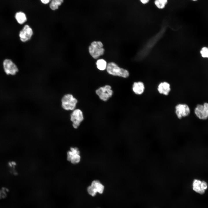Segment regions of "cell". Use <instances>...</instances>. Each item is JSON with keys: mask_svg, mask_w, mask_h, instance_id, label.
<instances>
[{"mask_svg": "<svg viewBox=\"0 0 208 208\" xmlns=\"http://www.w3.org/2000/svg\"><path fill=\"white\" fill-rule=\"evenodd\" d=\"M106 69L108 73L113 75L123 78H127L129 75V73L127 70L120 68L114 62L109 63Z\"/></svg>", "mask_w": 208, "mask_h": 208, "instance_id": "1", "label": "cell"}, {"mask_svg": "<svg viewBox=\"0 0 208 208\" xmlns=\"http://www.w3.org/2000/svg\"><path fill=\"white\" fill-rule=\"evenodd\" d=\"M89 51L90 55L95 59H97L103 55L104 52L103 44L100 41L92 42L89 46Z\"/></svg>", "mask_w": 208, "mask_h": 208, "instance_id": "2", "label": "cell"}, {"mask_svg": "<svg viewBox=\"0 0 208 208\" xmlns=\"http://www.w3.org/2000/svg\"><path fill=\"white\" fill-rule=\"evenodd\" d=\"M61 102L63 109L66 110H73L76 107L77 100L72 94H67L62 97Z\"/></svg>", "mask_w": 208, "mask_h": 208, "instance_id": "3", "label": "cell"}, {"mask_svg": "<svg viewBox=\"0 0 208 208\" xmlns=\"http://www.w3.org/2000/svg\"><path fill=\"white\" fill-rule=\"evenodd\" d=\"M96 93L100 99L103 101H106L112 96L113 92L109 85H105L96 90Z\"/></svg>", "mask_w": 208, "mask_h": 208, "instance_id": "4", "label": "cell"}, {"mask_svg": "<svg viewBox=\"0 0 208 208\" xmlns=\"http://www.w3.org/2000/svg\"><path fill=\"white\" fill-rule=\"evenodd\" d=\"M70 120L73 122V126L75 129H77L83 120V114L80 109L74 110L70 116Z\"/></svg>", "mask_w": 208, "mask_h": 208, "instance_id": "5", "label": "cell"}, {"mask_svg": "<svg viewBox=\"0 0 208 208\" xmlns=\"http://www.w3.org/2000/svg\"><path fill=\"white\" fill-rule=\"evenodd\" d=\"M34 32L32 28L28 25H25L19 32V36L21 40L26 42L31 40Z\"/></svg>", "mask_w": 208, "mask_h": 208, "instance_id": "6", "label": "cell"}, {"mask_svg": "<svg viewBox=\"0 0 208 208\" xmlns=\"http://www.w3.org/2000/svg\"><path fill=\"white\" fill-rule=\"evenodd\" d=\"M3 64L4 71L7 75H14L18 71L16 65L10 60H5Z\"/></svg>", "mask_w": 208, "mask_h": 208, "instance_id": "7", "label": "cell"}, {"mask_svg": "<svg viewBox=\"0 0 208 208\" xmlns=\"http://www.w3.org/2000/svg\"><path fill=\"white\" fill-rule=\"evenodd\" d=\"M67 160L73 164L79 163L81 159L80 152L78 148L71 147L67 153Z\"/></svg>", "mask_w": 208, "mask_h": 208, "instance_id": "8", "label": "cell"}, {"mask_svg": "<svg viewBox=\"0 0 208 208\" xmlns=\"http://www.w3.org/2000/svg\"><path fill=\"white\" fill-rule=\"evenodd\" d=\"M175 112L177 117L181 119L182 117L188 116L190 109L188 106L185 104H179L176 105Z\"/></svg>", "mask_w": 208, "mask_h": 208, "instance_id": "9", "label": "cell"}, {"mask_svg": "<svg viewBox=\"0 0 208 208\" xmlns=\"http://www.w3.org/2000/svg\"><path fill=\"white\" fill-rule=\"evenodd\" d=\"M207 187V183L205 181H201L197 179L194 180L193 183V189L196 192L203 194L205 193Z\"/></svg>", "mask_w": 208, "mask_h": 208, "instance_id": "10", "label": "cell"}, {"mask_svg": "<svg viewBox=\"0 0 208 208\" xmlns=\"http://www.w3.org/2000/svg\"><path fill=\"white\" fill-rule=\"evenodd\" d=\"M194 112L200 119L205 120L208 118V112L205 108L203 105H197L194 109Z\"/></svg>", "mask_w": 208, "mask_h": 208, "instance_id": "11", "label": "cell"}, {"mask_svg": "<svg viewBox=\"0 0 208 208\" xmlns=\"http://www.w3.org/2000/svg\"><path fill=\"white\" fill-rule=\"evenodd\" d=\"M157 89L160 94L167 95L171 90L170 86L167 82H162L158 85Z\"/></svg>", "mask_w": 208, "mask_h": 208, "instance_id": "12", "label": "cell"}, {"mask_svg": "<svg viewBox=\"0 0 208 208\" xmlns=\"http://www.w3.org/2000/svg\"><path fill=\"white\" fill-rule=\"evenodd\" d=\"M132 89L135 94L137 95H141L144 92L145 86L144 83L142 82H136L133 83Z\"/></svg>", "mask_w": 208, "mask_h": 208, "instance_id": "13", "label": "cell"}, {"mask_svg": "<svg viewBox=\"0 0 208 208\" xmlns=\"http://www.w3.org/2000/svg\"><path fill=\"white\" fill-rule=\"evenodd\" d=\"M90 186L96 193L98 192L101 194L103 192L104 186L98 180L93 181Z\"/></svg>", "mask_w": 208, "mask_h": 208, "instance_id": "14", "label": "cell"}, {"mask_svg": "<svg viewBox=\"0 0 208 208\" xmlns=\"http://www.w3.org/2000/svg\"><path fill=\"white\" fill-rule=\"evenodd\" d=\"M15 18L18 23L20 24H23L27 20L25 14L22 12H17L15 15Z\"/></svg>", "mask_w": 208, "mask_h": 208, "instance_id": "15", "label": "cell"}, {"mask_svg": "<svg viewBox=\"0 0 208 208\" xmlns=\"http://www.w3.org/2000/svg\"><path fill=\"white\" fill-rule=\"evenodd\" d=\"M96 64L97 68L99 70H103L107 68V64L106 61L103 59L98 60L96 62Z\"/></svg>", "mask_w": 208, "mask_h": 208, "instance_id": "16", "label": "cell"}, {"mask_svg": "<svg viewBox=\"0 0 208 208\" xmlns=\"http://www.w3.org/2000/svg\"><path fill=\"white\" fill-rule=\"evenodd\" d=\"M63 1V0H51L49 5L50 7L53 10H56Z\"/></svg>", "mask_w": 208, "mask_h": 208, "instance_id": "17", "label": "cell"}, {"mask_svg": "<svg viewBox=\"0 0 208 208\" xmlns=\"http://www.w3.org/2000/svg\"><path fill=\"white\" fill-rule=\"evenodd\" d=\"M168 0H155V5L159 9H163L168 3Z\"/></svg>", "mask_w": 208, "mask_h": 208, "instance_id": "18", "label": "cell"}, {"mask_svg": "<svg viewBox=\"0 0 208 208\" xmlns=\"http://www.w3.org/2000/svg\"><path fill=\"white\" fill-rule=\"evenodd\" d=\"M200 53L203 57L208 58V47H204L202 48Z\"/></svg>", "mask_w": 208, "mask_h": 208, "instance_id": "19", "label": "cell"}, {"mask_svg": "<svg viewBox=\"0 0 208 208\" xmlns=\"http://www.w3.org/2000/svg\"><path fill=\"white\" fill-rule=\"evenodd\" d=\"M87 191L88 193L92 196H94L96 194L90 186L88 187Z\"/></svg>", "mask_w": 208, "mask_h": 208, "instance_id": "20", "label": "cell"}, {"mask_svg": "<svg viewBox=\"0 0 208 208\" xmlns=\"http://www.w3.org/2000/svg\"><path fill=\"white\" fill-rule=\"evenodd\" d=\"M150 0H140V2L143 4H146L148 3Z\"/></svg>", "mask_w": 208, "mask_h": 208, "instance_id": "21", "label": "cell"}, {"mask_svg": "<svg viewBox=\"0 0 208 208\" xmlns=\"http://www.w3.org/2000/svg\"><path fill=\"white\" fill-rule=\"evenodd\" d=\"M51 0H40L41 2L44 4H47L49 3Z\"/></svg>", "mask_w": 208, "mask_h": 208, "instance_id": "22", "label": "cell"}, {"mask_svg": "<svg viewBox=\"0 0 208 208\" xmlns=\"http://www.w3.org/2000/svg\"><path fill=\"white\" fill-rule=\"evenodd\" d=\"M203 106L206 110L208 112V103H204Z\"/></svg>", "mask_w": 208, "mask_h": 208, "instance_id": "23", "label": "cell"}, {"mask_svg": "<svg viewBox=\"0 0 208 208\" xmlns=\"http://www.w3.org/2000/svg\"><path fill=\"white\" fill-rule=\"evenodd\" d=\"M192 1H197L198 0H191Z\"/></svg>", "mask_w": 208, "mask_h": 208, "instance_id": "24", "label": "cell"}]
</instances>
